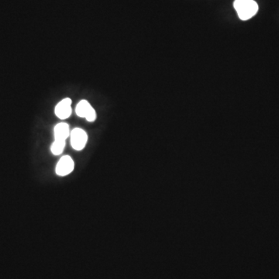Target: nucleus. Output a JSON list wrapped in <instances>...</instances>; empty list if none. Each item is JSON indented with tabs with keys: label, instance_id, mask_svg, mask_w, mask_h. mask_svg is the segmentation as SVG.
Segmentation results:
<instances>
[{
	"label": "nucleus",
	"instance_id": "obj_4",
	"mask_svg": "<svg viewBox=\"0 0 279 279\" xmlns=\"http://www.w3.org/2000/svg\"><path fill=\"white\" fill-rule=\"evenodd\" d=\"M75 168V163L70 156H63L57 164L56 173L59 176L69 175Z\"/></svg>",
	"mask_w": 279,
	"mask_h": 279
},
{
	"label": "nucleus",
	"instance_id": "obj_7",
	"mask_svg": "<svg viewBox=\"0 0 279 279\" xmlns=\"http://www.w3.org/2000/svg\"><path fill=\"white\" fill-rule=\"evenodd\" d=\"M65 141H60V140H55V142L52 144L51 147V151L52 154L55 155H59L62 154L65 149Z\"/></svg>",
	"mask_w": 279,
	"mask_h": 279
},
{
	"label": "nucleus",
	"instance_id": "obj_1",
	"mask_svg": "<svg viewBox=\"0 0 279 279\" xmlns=\"http://www.w3.org/2000/svg\"><path fill=\"white\" fill-rule=\"evenodd\" d=\"M233 7L242 21L250 20L258 11V5L254 0H235Z\"/></svg>",
	"mask_w": 279,
	"mask_h": 279
},
{
	"label": "nucleus",
	"instance_id": "obj_5",
	"mask_svg": "<svg viewBox=\"0 0 279 279\" xmlns=\"http://www.w3.org/2000/svg\"><path fill=\"white\" fill-rule=\"evenodd\" d=\"M55 113L57 117L62 120L69 118L72 114V100L69 98H65L59 102L55 106Z\"/></svg>",
	"mask_w": 279,
	"mask_h": 279
},
{
	"label": "nucleus",
	"instance_id": "obj_2",
	"mask_svg": "<svg viewBox=\"0 0 279 279\" xmlns=\"http://www.w3.org/2000/svg\"><path fill=\"white\" fill-rule=\"evenodd\" d=\"M71 144L76 151H82L87 144L88 136L83 129L76 128L70 134Z\"/></svg>",
	"mask_w": 279,
	"mask_h": 279
},
{
	"label": "nucleus",
	"instance_id": "obj_3",
	"mask_svg": "<svg viewBox=\"0 0 279 279\" xmlns=\"http://www.w3.org/2000/svg\"><path fill=\"white\" fill-rule=\"evenodd\" d=\"M76 113L79 117L86 119L89 122H94L96 113L93 106L87 100H81L76 106Z\"/></svg>",
	"mask_w": 279,
	"mask_h": 279
},
{
	"label": "nucleus",
	"instance_id": "obj_6",
	"mask_svg": "<svg viewBox=\"0 0 279 279\" xmlns=\"http://www.w3.org/2000/svg\"><path fill=\"white\" fill-rule=\"evenodd\" d=\"M55 140L65 141L70 136V130L69 126L65 123H61L55 126L54 130Z\"/></svg>",
	"mask_w": 279,
	"mask_h": 279
}]
</instances>
